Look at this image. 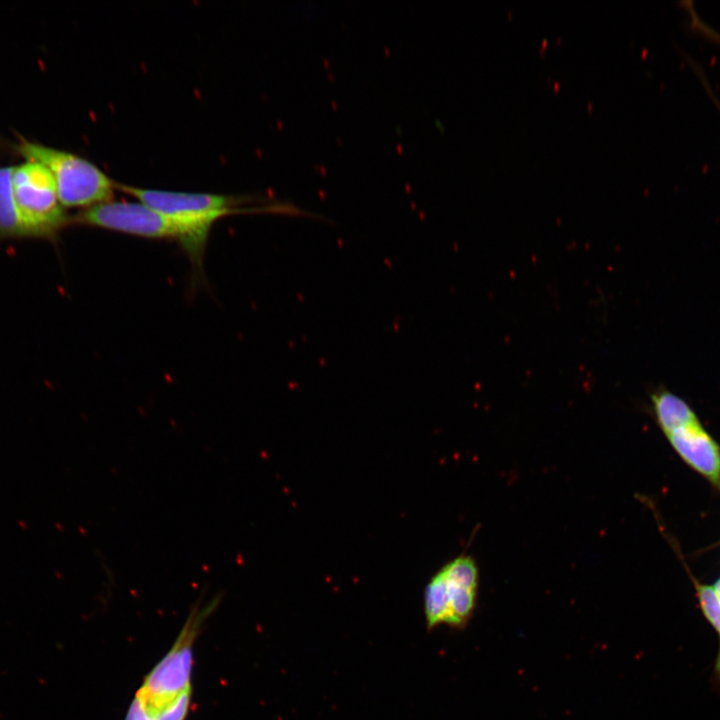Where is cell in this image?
Wrapping results in <instances>:
<instances>
[{
  "mask_svg": "<svg viewBox=\"0 0 720 720\" xmlns=\"http://www.w3.org/2000/svg\"><path fill=\"white\" fill-rule=\"evenodd\" d=\"M73 224L152 239H176L177 230L162 213L140 201H107L72 215Z\"/></svg>",
  "mask_w": 720,
  "mask_h": 720,
  "instance_id": "5b68a950",
  "label": "cell"
},
{
  "mask_svg": "<svg viewBox=\"0 0 720 720\" xmlns=\"http://www.w3.org/2000/svg\"><path fill=\"white\" fill-rule=\"evenodd\" d=\"M700 608L719 636V652L715 663V671L720 678V598L713 586L695 584Z\"/></svg>",
  "mask_w": 720,
  "mask_h": 720,
  "instance_id": "7c38bea8",
  "label": "cell"
},
{
  "mask_svg": "<svg viewBox=\"0 0 720 720\" xmlns=\"http://www.w3.org/2000/svg\"><path fill=\"white\" fill-rule=\"evenodd\" d=\"M13 193L27 238L56 242L72 224L62 205L51 172L41 163L25 160L14 167Z\"/></svg>",
  "mask_w": 720,
  "mask_h": 720,
  "instance_id": "3957f363",
  "label": "cell"
},
{
  "mask_svg": "<svg viewBox=\"0 0 720 720\" xmlns=\"http://www.w3.org/2000/svg\"><path fill=\"white\" fill-rule=\"evenodd\" d=\"M218 602L219 599L214 598L208 604L192 609L173 646L145 676L136 693L152 716L191 686L193 644L200 627Z\"/></svg>",
  "mask_w": 720,
  "mask_h": 720,
  "instance_id": "277c9868",
  "label": "cell"
},
{
  "mask_svg": "<svg viewBox=\"0 0 720 720\" xmlns=\"http://www.w3.org/2000/svg\"><path fill=\"white\" fill-rule=\"evenodd\" d=\"M441 571L446 579L452 583L477 589L479 582V570L475 560L466 554L454 558L446 563Z\"/></svg>",
  "mask_w": 720,
  "mask_h": 720,
  "instance_id": "8fae6325",
  "label": "cell"
},
{
  "mask_svg": "<svg viewBox=\"0 0 720 720\" xmlns=\"http://www.w3.org/2000/svg\"><path fill=\"white\" fill-rule=\"evenodd\" d=\"M681 458L720 490V448L701 424L666 435Z\"/></svg>",
  "mask_w": 720,
  "mask_h": 720,
  "instance_id": "8992f818",
  "label": "cell"
},
{
  "mask_svg": "<svg viewBox=\"0 0 720 720\" xmlns=\"http://www.w3.org/2000/svg\"><path fill=\"white\" fill-rule=\"evenodd\" d=\"M115 189L147 204L166 216L177 230L181 244L195 270H201L212 226L220 218L251 209L239 208L248 197L175 192L135 187L115 181Z\"/></svg>",
  "mask_w": 720,
  "mask_h": 720,
  "instance_id": "6da1fadb",
  "label": "cell"
},
{
  "mask_svg": "<svg viewBox=\"0 0 720 720\" xmlns=\"http://www.w3.org/2000/svg\"><path fill=\"white\" fill-rule=\"evenodd\" d=\"M713 587H714L717 595H718L719 598H720V579L717 580V582L715 583V585H714Z\"/></svg>",
  "mask_w": 720,
  "mask_h": 720,
  "instance_id": "9a60e30c",
  "label": "cell"
},
{
  "mask_svg": "<svg viewBox=\"0 0 720 720\" xmlns=\"http://www.w3.org/2000/svg\"><path fill=\"white\" fill-rule=\"evenodd\" d=\"M11 147L24 160L41 163L51 172L66 209H86L110 201L114 195L115 181L79 155L30 141L21 135Z\"/></svg>",
  "mask_w": 720,
  "mask_h": 720,
  "instance_id": "7a4b0ae2",
  "label": "cell"
},
{
  "mask_svg": "<svg viewBox=\"0 0 720 720\" xmlns=\"http://www.w3.org/2000/svg\"><path fill=\"white\" fill-rule=\"evenodd\" d=\"M424 610L429 630L440 624L448 625L450 617L448 586L441 570L431 577L425 587Z\"/></svg>",
  "mask_w": 720,
  "mask_h": 720,
  "instance_id": "9c48e42d",
  "label": "cell"
},
{
  "mask_svg": "<svg viewBox=\"0 0 720 720\" xmlns=\"http://www.w3.org/2000/svg\"><path fill=\"white\" fill-rule=\"evenodd\" d=\"M658 425L665 435L681 428L700 424L691 407L674 393L662 388L651 395Z\"/></svg>",
  "mask_w": 720,
  "mask_h": 720,
  "instance_id": "52a82bcc",
  "label": "cell"
},
{
  "mask_svg": "<svg viewBox=\"0 0 720 720\" xmlns=\"http://www.w3.org/2000/svg\"><path fill=\"white\" fill-rule=\"evenodd\" d=\"M446 581L448 586L450 607V617L448 625L456 628L463 627L468 622L475 609L477 589H470L452 583L447 579Z\"/></svg>",
  "mask_w": 720,
  "mask_h": 720,
  "instance_id": "30bf717a",
  "label": "cell"
},
{
  "mask_svg": "<svg viewBox=\"0 0 720 720\" xmlns=\"http://www.w3.org/2000/svg\"><path fill=\"white\" fill-rule=\"evenodd\" d=\"M125 720H153L144 701L137 693L128 708Z\"/></svg>",
  "mask_w": 720,
  "mask_h": 720,
  "instance_id": "5bb4252c",
  "label": "cell"
},
{
  "mask_svg": "<svg viewBox=\"0 0 720 720\" xmlns=\"http://www.w3.org/2000/svg\"><path fill=\"white\" fill-rule=\"evenodd\" d=\"M13 170L12 166L0 168V241L27 238L14 198Z\"/></svg>",
  "mask_w": 720,
  "mask_h": 720,
  "instance_id": "ba28073f",
  "label": "cell"
},
{
  "mask_svg": "<svg viewBox=\"0 0 720 720\" xmlns=\"http://www.w3.org/2000/svg\"><path fill=\"white\" fill-rule=\"evenodd\" d=\"M192 686L187 687L175 699L157 711L153 720H185L190 709Z\"/></svg>",
  "mask_w": 720,
  "mask_h": 720,
  "instance_id": "4fadbf2b",
  "label": "cell"
}]
</instances>
